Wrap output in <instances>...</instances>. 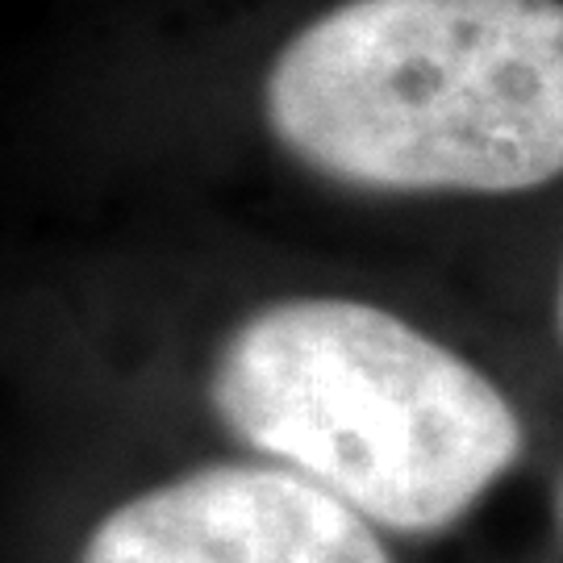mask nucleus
Wrapping results in <instances>:
<instances>
[{
    "label": "nucleus",
    "instance_id": "f03ea898",
    "mask_svg": "<svg viewBox=\"0 0 563 563\" xmlns=\"http://www.w3.org/2000/svg\"><path fill=\"white\" fill-rule=\"evenodd\" d=\"M276 184L393 218L563 197V0H309L239 67Z\"/></svg>",
    "mask_w": 563,
    "mask_h": 563
},
{
    "label": "nucleus",
    "instance_id": "7ed1b4c3",
    "mask_svg": "<svg viewBox=\"0 0 563 563\" xmlns=\"http://www.w3.org/2000/svg\"><path fill=\"white\" fill-rule=\"evenodd\" d=\"M67 563H405L409 547L288 467L184 446L80 509Z\"/></svg>",
    "mask_w": 563,
    "mask_h": 563
},
{
    "label": "nucleus",
    "instance_id": "f257e3e1",
    "mask_svg": "<svg viewBox=\"0 0 563 563\" xmlns=\"http://www.w3.org/2000/svg\"><path fill=\"white\" fill-rule=\"evenodd\" d=\"M125 334L130 393L192 446L288 467L405 547L460 539L551 463L539 397L467 330L384 284L267 276Z\"/></svg>",
    "mask_w": 563,
    "mask_h": 563
},
{
    "label": "nucleus",
    "instance_id": "39448f33",
    "mask_svg": "<svg viewBox=\"0 0 563 563\" xmlns=\"http://www.w3.org/2000/svg\"><path fill=\"white\" fill-rule=\"evenodd\" d=\"M547 526H551L555 543L563 547V439L547 463Z\"/></svg>",
    "mask_w": 563,
    "mask_h": 563
},
{
    "label": "nucleus",
    "instance_id": "20e7f679",
    "mask_svg": "<svg viewBox=\"0 0 563 563\" xmlns=\"http://www.w3.org/2000/svg\"><path fill=\"white\" fill-rule=\"evenodd\" d=\"M530 318H534V334L543 342V351L563 372V222L555 225V239L547 242L543 263L534 267Z\"/></svg>",
    "mask_w": 563,
    "mask_h": 563
}]
</instances>
